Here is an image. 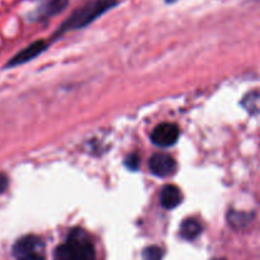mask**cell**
Instances as JSON below:
<instances>
[{
  "instance_id": "6da1fadb",
  "label": "cell",
  "mask_w": 260,
  "mask_h": 260,
  "mask_svg": "<svg viewBox=\"0 0 260 260\" xmlns=\"http://www.w3.org/2000/svg\"><path fill=\"white\" fill-rule=\"evenodd\" d=\"M96 253L93 241L81 229H74L65 243L57 246L53 260H95Z\"/></svg>"
},
{
  "instance_id": "7a4b0ae2",
  "label": "cell",
  "mask_w": 260,
  "mask_h": 260,
  "mask_svg": "<svg viewBox=\"0 0 260 260\" xmlns=\"http://www.w3.org/2000/svg\"><path fill=\"white\" fill-rule=\"evenodd\" d=\"M118 4L117 0H90V2L85 3L74 10L73 14L60 25L57 30V35H62V33L70 32V30L80 29V28L86 27L90 24L91 22L103 15L104 13L108 12L113 7Z\"/></svg>"
},
{
  "instance_id": "3957f363",
  "label": "cell",
  "mask_w": 260,
  "mask_h": 260,
  "mask_svg": "<svg viewBox=\"0 0 260 260\" xmlns=\"http://www.w3.org/2000/svg\"><path fill=\"white\" fill-rule=\"evenodd\" d=\"M13 255L17 260H45V244L36 235L23 236L13 246Z\"/></svg>"
},
{
  "instance_id": "277c9868",
  "label": "cell",
  "mask_w": 260,
  "mask_h": 260,
  "mask_svg": "<svg viewBox=\"0 0 260 260\" xmlns=\"http://www.w3.org/2000/svg\"><path fill=\"white\" fill-rule=\"evenodd\" d=\"M35 5L28 17L30 20H43L62 12L69 0H33Z\"/></svg>"
},
{
  "instance_id": "5b68a950",
  "label": "cell",
  "mask_w": 260,
  "mask_h": 260,
  "mask_svg": "<svg viewBox=\"0 0 260 260\" xmlns=\"http://www.w3.org/2000/svg\"><path fill=\"white\" fill-rule=\"evenodd\" d=\"M179 128L174 123H161L155 127L151 134V141L160 147H169L177 142Z\"/></svg>"
},
{
  "instance_id": "8992f818",
  "label": "cell",
  "mask_w": 260,
  "mask_h": 260,
  "mask_svg": "<svg viewBox=\"0 0 260 260\" xmlns=\"http://www.w3.org/2000/svg\"><path fill=\"white\" fill-rule=\"evenodd\" d=\"M150 170H151L152 174H155L156 177L165 178L170 177L172 174H174L175 169H177V164H175V160L173 159L170 155L162 154H155L150 157Z\"/></svg>"
},
{
  "instance_id": "52a82bcc",
  "label": "cell",
  "mask_w": 260,
  "mask_h": 260,
  "mask_svg": "<svg viewBox=\"0 0 260 260\" xmlns=\"http://www.w3.org/2000/svg\"><path fill=\"white\" fill-rule=\"evenodd\" d=\"M46 47H47V43H46L45 41H36V42H33L32 45L25 47L24 50L18 52L14 57H12V60L7 63V68H14V66L23 65V63L33 60L36 56L42 53L43 51L46 50Z\"/></svg>"
},
{
  "instance_id": "ba28073f",
  "label": "cell",
  "mask_w": 260,
  "mask_h": 260,
  "mask_svg": "<svg viewBox=\"0 0 260 260\" xmlns=\"http://www.w3.org/2000/svg\"><path fill=\"white\" fill-rule=\"evenodd\" d=\"M182 202V193H180L179 188L175 185H165L161 189V194H160V203L167 210H173V208L178 207Z\"/></svg>"
},
{
  "instance_id": "9c48e42d",
  "label": "cell",
  "mask_w": 260,
  "mask_h": 260,
  "mask_svg": "<svg viewBox=\"0 0 260 260\" xmlns=\"http://www.w3.org/2000/svg\"><path fill=\"white\" fill-rule=\"evenodd\" d=\"M202 231V226L197 220L188 218L180 226V235L185 240H194Z\"/></svg>"
},
{
  "instance_id": "30bf717a",
  "label": "cell",
  "mask_w": 260,
  "mask_h": 260,
  "mask_svg": "<svg viewBox=\"0 0 260 260\" xmlns=\"http://www.w3.org/2000/svg\"><path fill=\"white\" fill-rule=\"evenodd\" d=\"M164 255V250L159 246H149L144 250L145 260H161Z\"/></svg>"
},
{
  "instance_id": "8fae6325",
  "label": "cell",
  "mask_w": 260,
  "mask_h": 260,
  "mask_svg": "<svg viewBox=\"0 0 260 260\" xmlns=\"http://www.w3.org/2000/svg\"><path fill=\"white\" fill-rule=\"evenodd\" d=\"M126 165L128 169L136 170L139 168V156L136 154H132L129 156H127L126 159Z\"/></svg>"
},
{
  "instance_id": "7c38bea8",
  "label": "cell",
  "mask_w": 260,
  "mask_h": 260,
  "mask_svg": "<svg viewBox=\"0 0 260 260\" xmlns=\"http://www.w3.org/2000/svg\"><path fill=\"white\" fill-rule=\"evenodd\" d=\"M8 185H9V179H8L7 175L0 173V194L8 189Z\"/></svg>"
},
{
  "instance_id": "4fadbf2b",
  "label": "cell",
  "mask_w": 260,
  "mask_h": 260,
  "mask_svg": "<svg viewBox=\"0 0 260 260\" xmlns=\"http://www.w3.org/2000/svg\"><path fill=\"white\" fill-rule=\"evenodd\" d=\"M168 3H174V2H177V0H167Z\"/></svg>"
},
{
  "instance_id": "5bb4252c",
  "label": "cell",
  "mask_w": 260,
  "mask_h": 260,
  "mask_svg": "<svg viewBox=\"0 0 260 260\" xmlns=\"http://www.w3.org/2000/svg\"><path fill=\"white\" fill-rule=\"evenodd\" d=\"M216 260H222V259H216Z\"/></svg>"
}]
</instances>
